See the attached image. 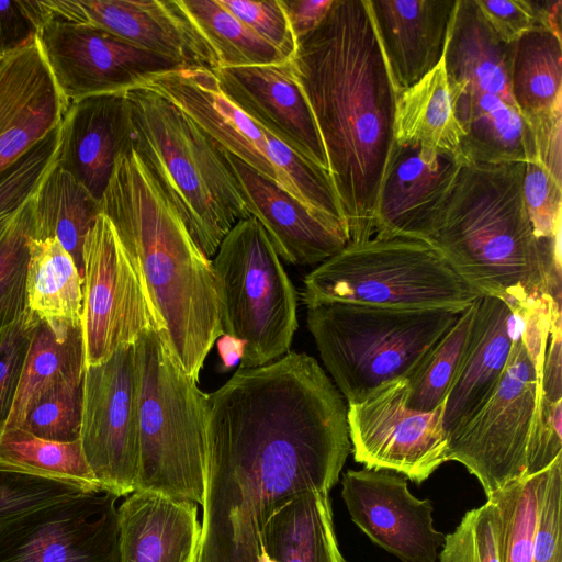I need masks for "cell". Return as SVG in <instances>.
I'll return each mask as SVG.
<instances>
[{
	"label": "cell",
	"instance_id": "obj_1",
	"mask_svg": "<svg viewBox=\"0 0 562 562\" xmlns=\"http://www.w3.org/2000/svg\"><path fill=\"white\" fill-rule=\"evenodd\" d=\"M350 451L335 419L294 390L258 387L212 408L196 562H267L265 529L279 501L329 493Z\"/></svg>",
	"mask_w": 562,
	"mask_h": 562
},
{
	"label": "cell",
	"instance_id": "obj_2",
	"mask_svg": "<svg viewBox=\"0 0 562 562\" xmlns=\"http://www.w3.org/2000/svg\"><path fill=\"white\" fill-rule=\"evenodd\" d=\"M292 60L325 147L348 244L366 241L374 235L395 145L397 100L368 0H334L321 24L297 41Z\"/></svg>",
	"mask_w": 562,
	"mask_h": 562
},
{
	"label": "cell",
	"instance_id": "obj_3",
	"mask_svg": "<svg viewBox=\"0 0 562 562\" xmlns=\"http://www.w3.org/2000/svg\"><path fill=\"white\" fill-rule=\"evenodd\" d=\"M162 323L168 342L195 381L223 336L212 261L128 145L100 199Z\"/></svg>",
	"mask_w": 562,
	"mask_h": 562
},
{
	"label": "cell",
	"instance_id": "obj_4",
	"mask_svg": "<svg viewBox=\"0 0 562 562\" xmlns=\"http://www.w3.org/2000/svg\"><path fill=\"white\" fill-rule=\"evenodd\" d=\"M526 162H463L427 241L481 296L561 303V233L539 239L522 198Z\"/></svg>",
	"mask_w": 562,
	"mask_h": 562
},
{
	"label": "cell",
	"instance_id": "obj_5",
	"mask_svg": "<svg viewBox=\"0 0 562 562\" xmlns=\"http://www.w3.org/2000/svg\"><path fill=\"white\" fill-rule=\"evenodd\" d=\"M128 145L210 259L243 218L250 217L225 150L188 114L147 87L126 91Z\"/></svg>",
	"mask_w": 562,
	"mask_h": 562
},
{
	"label": "cell",
	"instance_id": "obj_6",
	"mask_svg": "<svg viewBox=\"0 0 562 562\" xmlns=\"http://www.w3.org/2000/svg\"><path fill=\"white\" fill-rule=\"evenodd\" d=\"M138 372L139 465L135 491L203 504L207 394L172 351L164 330L135 342Z\"/></svg>",
	"mask_w": 562,
	"mask_h": 562
},
{
	"label": "cell",
	"instance_id": "obj_7",
	"mask_svg": "<svg viewBox=\"0 0 562 562\" xmlns=\"http://www.w3.org/2000/svg\"><path fill=\"white\" fill-rule=\"evenodd\" d=\"M462 311L330 302L307 306V327L347 404L406 379Z\"/></svg>",
	"mask_w": 562,
	"mask_h": 562
},
{
	"label": "cell",
	"instance_id": "obj_8",
	"mask_svg": "<svg viewBox=\"0 0 562 562\" xmlns=\"http://www.w3.org/2000/svg\"><path fill=\"white\" fill-rule=\"evenodd\" d=\"M302 301L463 311L481 295L428 243L393 237L347 244L303 281Z\"/></svg>",
	"mask_w": 562,
	"mask_h": 562
},
{
	"label": "cell",
	"instance_id": "obj_9",
	"mask_svg": "<svg viewBox=\"0 0 562 562\" xmlns=\"http://www.w3.org/2000/svg\"><path fill=\"white\" fill-rule=\"evenodd\" d=\"M142 86L170 100L224 150L282 187L316 216L348 235L329 172L300 156L246 115L222 92L212 70L181 67L150 76Z\"/></svg>",
	"mask_w": 562,
	"mask_h": 562
},
{
	"label": "cell",
	"instance_id": "obj_10",
	"mask_svg": "<svg viewBox=\"0 0 562 562\" xmlns=\"http://www.w3.org/2000/svg\"><path fill=\"white\" fill-rule=\"evenodd\" d=\"M214 256L222 333L241 345L239 368L288 353L297 329L296 291L259 222L239 220Z\"/></svg>",
	"mask_w": 562,
	"mask_h": 562
},
{
	"label": "cell",
	"instance_id": "obj_11",
	"mask_svg": "<svg viewBox=\"0 0 562 562\" xmlns=\"http://www.w3.org/2000/svg\"><path fill=\"white\" fill-rule=\"evenodd\" d=\"M518 316V315H517ZM488 401L448 438L449 461L460 462L486 497L525 475L527 448L540 416L541 376L520 337Z\"/></svg>",
	"mask_w": 562,
	"mask_h": 562
},
{
	"label": "cell",
	"instance_id": "obj_12",
	"mask_svg": "<svg viewBox=\"0 0 562 562\" xmlns=\"http://www.w3.org/2000/svg\"><path fill=\"white\" fill-rule=\"evenodd\" d=\"M81 329L85 367L108 360L162 323L110 220L100 213L82 248Z\"/></svg>",
	"mask_w": 562,
	"mask_h": 562
},
{
	"label": "cell",
	"instance_id": "obj_13",
	"mask_svg": "<svg viewBox=\"0 0 562 562\" xmlns=\"http://www.w3.org/2000/svg\"><path fill=\"white\" fill-rule=\"evenodd\" d=\"M139 372L135 344L85 367L80 443L102 491L135 492L139 465Z\"/></svg>",
	"mask_w": 562,
	"mask_h": 562
},
{
	"label": "cell",
	"instance_id": "obj_14",
	"mask_svg": "<svg viewBox=\"0 0 562 562\" xmlns=\"http://www.w3.org/2000/svg\"><path fill=\"white\" fill-rule=\"evenodd\" d=\"M407 393L406 379H400L347 404L348 431L357 462L420 484L449 461L448 436L442 406L431 412L411 409Z\"/></svg>",
	"mask_w": 562,
	"mask_h": 562
},
{
	"label": "cell",
	"instance_id": "obj_15",
	"mask_svg": "<svg viewBox=\"0 0 562 562\" xmlns=\"http://www.w3.org/2000/svg\"><path fill=\"white\" fill-rule=\"evenodd\" d=\"M119 497L83 492L0 527V562H120Z\"/></svg>",
	"mask_w": 562,
	"mask_h": 562
},
{
	"label": "cell",
	"instance_id": "obj_16",
	"mask_svg": "<svg viewBox=\"0 0 562 562\" xmlns=\"http://www.w3.org/2000/svg\"><path fill=\"white\" fill-rule=\"evenodd\" d=\"M22 5L34 30L45 20L92 26L182 67H220L180 0H22Z\"/></svg>",
	"mask_w": 562,
	"mask_h": 562
},
{
	"label": "cell",
	"instance_id": "obj_17",
	"mask_svg": "<svg viewBox=\"0 0 562 562\" xmlns=\"http://www.w3.org/2000/svg\"><path fill=\"white\" fill-rule=\"evenodd\" d=\"M50 74L69 105L126 92L150 76L181 68L101 29L53 20L35 25Z\"/></svg>",
	"mask_w": 562,
	"mask_h": 562
},
{
	"label": "cell",
	"instance_id": "obj_18",
	"mask_svg": "<svg viewBox=\"0 0 562 562\" xmlns=\"http://www.w3.org/2000/svg\"><path fill=\"white\" fill-rule=\"evenodd\" d=\"M341 497L351 520L402 562H436L445 535L434 527V507L408 490L406 477L387 470H347Z\"/></svg>",
	"mask_w": 562,
	"mask_h": 562
},
{
	"label": "cell",
	"instance_id": "obj_19",
	"mask_svg": "<svg viewBox=\"0 0 562 562\" xmlns=\"http://www.w3.org/2000/svg\"><path fill=\"white\" fill-rule=\"evenodd\" d=\"M463 162L454 154L395 143L379 191L374 236L427 241Z\"/></svg>",
	"mask_w": 562,
	"mask_h": 562
},
{
	"label": "cell",
	"instance_id": "obj_20",
	"mask_svg": "<svg viewBox=\"0 0 562 562\" xmlns=\"http://www.w3.org/2000/svg\"><path fill=\"white\" fill-rule=\"evenodd\" d=\"M212 71L222 92L246 115L300 156L328 171L325 147L292 59L218 67Z\"/></svg>",
	"mask_w": 562,
	"mask_h": 562
},
{
	"label": "cell",
	"instance_id": "obj_21",
	"mask_svg": "<svg viewBox=\"0 0 562 562\" xmlns=\"http://www.w3.org/2000/svg\"><path fill=\"white\" fill-rule=\"evenodd\" d=\"M70 105L36 34L0 55V175L55 131Z\"/></svg>",
	"mask_w": 562,
	"mask_h": 562
},
{
	"label": "cell",
	"instance_id": "obj_22",
	"mask_svg": "<svg viewBox=\"0 0 562 562\" xmlns=\"http://www.w3.org/2000/svg\"><path fill=\"white\" fill-rule=\"evenodd\" d=\"M225 153L249 216L262 226L279 258L297 266L314 265L348 244L344 231L323 221L282 187Z\"/></svg>",
	"mask_w": 562,
	"mask_h": 562
},
{
	"label": "cell",
	"instance_id": "obj_23",
	"mask_svg": "<svg viewBox=\"0 0 562 562\" xmlns=\"http://www.w3.org/2000/svg\"><path fill=\"white\" fill-rule=\"evenodd\" d=\"M397 95L442 60L457 0H368Z\"/></svg>",
	"mask_w": 562,
	"mask_h": 562
},
{
	"label": "cell",
	"instance_id": "obj_24",
	"mask_svg": "<svg viewBox=\"0 0 562 562\" xmlns=\"http://www.w3.org/2000/svg\"><path fill=\"white\" fill-rule=\"evenodd\" d=\"M518 327V316L505 301L480 296L462 362L442 404V425L448 438L495 391L509 360Z\"/></svg>",
	"mask_w": 562,
	"mask_h": 562
},
{
	"label": "cell",
	"instance_id": "obj_25",
	"mask_svg": "<svg viewBox=\"0 0 562 562\" xmlns=\"http://www.w3.org/2000/svg\"><path fill=\"white\" fill-rule=\"evenodd\" d=\"M58 164L100 201L116 157L128 146L126 92L71 104L63 121Z\"/></svg>",
	"mask_w": 562,
	"mask_h": 562
},
{
	"label": "cell",
	"instance_id": "obj_26",
	"mask_svg": "<svg viewBox=\"0 0 562 562\" xmlns=\"http://www.w3.org/2000/svg\"><path fill=\"white\" fill-rule=\"evenodd\" d=\"M120 562H196V504L135 491L117 507Z\"/></svg>",
	"mask_w": 562,
	"mask_h": 562
},
{
	"label": "cell",
	"instance_id": "obj_27",
	"mask_svg": "<svg viewBox=\"0 0 562 562\" xmlns=\"http://www.w3.org/2000/svg\"><path fill=\"white\" fill-rule=\"evenodd\" d=\"M512 47L475 0H457L442 57L450 90L496 95L516 108L509 88Z\"/></svg>",
	"mask_w": 562,
	"mask_h": 562
},
{
	"label": "cell",
	"instance_id": "obj_28",
	"mask_svg": "<svg viewBox=\"0 0 562 562\" xmlns=\"http://www.w3.org/2000/svg\"><path fill=\"white\" fill-rule=\"evenodd\" d=\"M463 131L464 162L506 164L536 159L530 127L519 111L492 94L451 91Z\"/></svg>",
	"mask_w": 562,
	"mask_h": 562
},
{
	"label": "cell",
	"instance_id": "obj_29",
	"mask_svg": "<svg viewBox=\"0 0 562 562\" xmlns=\"http://www.w3.org/2000/svg\"><path fill=\"white\" fill-rule=\"evenodd\" d=\"M267 562H347L335 532L329 493L284 496L265 529Z\"/></svg>",
	"mask_w": 562,
	"mask_h": 562
},
{
	"label": "cell",
	"instance_id": "obj_30",
	"mask_svg": "<svg viewBox=\"0 0 562 562\" xmlns=\"http://www.w3.org/2000/svg\"><path fill=\"white\" fill-rule=\"evenodd\" d=\"M83 373L81 325L54 326L37 321L5 429L20 427L41 397L59 385L82 379Z\"/></svg>",
	"mask_w": 562,
	"mask_h": 562
},
{
	"label": "cell",
	"instance_id": "obj_31",
	"mask_svg": "<svg viewBox=\"0 0 562 562\" xmlns=\"http://www.w3.org/2000/svg\"><path fill=\"white\" fill-rule=\"evenodd\" d=\"M29 210L31 237L57 238L83 278V243L100 214V201L57 161L30 200Z\"/></svg>",
	"mask_w": 562,
	"mask_h": 562
},
{
	"label": "cell",
	"instance_id": "obj_32",
	"mask_svg": "<svg viewBox=\"0 0 562 562\" xmlns=\"http://www.w3.org/2000/svg\"><path fill=\"white\" fill-rule=\"evenodd\" d=\"M463 131L442 60L417 83L397 95L394 139L439 153L459 155Z\"/></svg>",
	"mask_w": 562,
	"mask_h": 562
},
{
	"label": "cell",
	"instance_id": "obj_33",
	"mask_svg": "<svg viewBox=\"0 0 562 562\" xmlns=\"http://www.w3.org/2000/svg\"><path fill=\"white\" fill-rule=\"evenodd\" d=\"M26 300L29 311L54 326H80L82 277L55 237L29 238Z\"/></svg>",
	"mask_w": 562,
	"mask_h": 562
},
{
	"label": "cell",
	"instance_id": "obj_34",
	"mask_svg": "<svg viewBox=\"0 0 562 562\" xmlns=\"http://www.w3.org/2000/svg\"><path fill=\"white\" fill-rule=\"evenodd\" d=\"M510 94L526 122L562 104V41L536 27L513 43L509 66Z\"/></svg>",
	"mask_w": 562,
	"mask_h": 562
},
{
	"label": "cell",
	"instance_id": "obj_35",
	"mask_svg": "<svg viewBox=\"0 0 562 562\" xmlns=\"http://www.w3.org/2000/svg\"><path fill=\"white\" fill-rule=\"evenodd\" d=\"M0 471L65 483L86 492L101 491L88 467L80 439L59 442L18 427L0 435Z\"/></svg>",
	"mask_w": 562,
	"mask_h": 562
},
{
	"label": "cell",
	"instance_id": "obj_36",
	"mask_svg": "<svg viewBox=\"0 0 562 562\" xmlns=\"http://www.w3.org/2000/svg\"><path fill=\"white\" fill-rule=\"evenodd\" d=\"M180 2L214 49L220 67L269 65L289 60L226 10L218 0Z\"/></svg>",
	"mask_w": 562,
	"mask_h": 562
},
{
	"label": "cell",
	"instance_id": "obj_37",
	"mask_svg": "<svg viewBox=\"0 0 562 562\" xmlns=\"http://www.w3.org/2000/svg\"><path fill=\"white\" fill-rule=\"evenodd\" d=\"M479 299L461 312L454 324L406 378L408 408L431 412L442 406L462 362Z\"/></svg>",
	"mask_w": 562,
	"mask_h": 562
},
{
	"label": "cell",
	"instance_id": "obj_38",
	"mask_svg": "<svg viewBox=\"0 0 562 562\" xmlns=\"http://www.w3.org/2000/svg\"><path fill=\"white\" fill-rule=\"evenodd\" d=\"M546 470L524 475L504 485L487 498L498 512L499 562H532L537 513Z\"/></svg>",
	"mask_w": 562,
	"mask_h": 562
},
{
	"label": "cell",
	"instance_id": "obj_39",
	"mask_svg": "<svg viewBox=\"0 0 562 562\" xmlns=\"http://www.w3.org/2000/svg\"><path fill=\"white\" fill-rule=\"evenodd\" d=\"M61 124L0 175V246L19 214L57 164L63 144Z\"/></svg>",
	"mask_w": 562,
	"mask_h": 562
},
{
	"label": "cell",
	"instance_id": "obj_40",
	"mask_svg": "<svg viewBox=\"0 0 562 562\" xmlns=\"http://www.w3.org/2000/svg\"><path fill=\"white\" fill-rule=\"evenodd\" d=\"M29 203L19 214L0 246V330L10 327L29 312L26 300L31 236Z\"/></svg>",
	"mask_w": 562,
	"mask_h": 562
},
{
	"label": "cell",
	"instance_id": "obj_41",
	"mask_svg": "<svg viewBox=\"0 0 562 562\" xmlns=\"http://www.w3.org/2000/svg\"><path fill=\"white\" fill-rule=\"evenodd\" d=\"M83 378L49 391L27 413L20 428L59 442L80 439Z\"/></svg>",
	"mask_w": 562,
	"mask_h": 562
},
{
	"label": "cell",
	"instance_id": "obj_42",
	"mask_svg": "<svg viewBox=\"0 0 562 562\" xmlns=\"http://www.w3.org/2000/svg\"><path fill=\"white\" fill-rule=\"evenodd\" d=\"M497 528V506L487 498L467 512L457 528L445 536L439 562H499Z\"/></svg>",
	"mask_w": 562,
	"mask_h": 562
},
{
	"label": "cell",
	"instance_id": "obj_43",
	"mask_svg": "<svg viewBox=\"0 0 562 562\" xmlns=\"http://www.w3.org/2000/svg\"><path fill=\"white\" fill-rule=\"evenodd\" d=\"M522 198L537 238L551 239L561 233L562 183L536 160L525 164Z\"/></svg>",
	"mask_w": 562,
	"mask_h": 562
},
{
	"label": "cell",
	"instance_id": "obj_44",
	"mask_svg": "<svg viewBox=\"0 0 562 562\" xmlns=\"http://www.w3.org/2000/svg\"><path fill=\"white\" fill-rule=\"evenodd\" d=\"M532 562H562V456L546 469L533 535Z\"/></svg>",
	"mask_w": 562,
	"mask_h": 562
},
{
	"label": "cell",
	"instance_id": "obj_45",
	"mask_svg": "<svg viewBox=\"0 0 562 562\" xmlns=\"http://www.w3.org/2000/svg\"><path fill=\"white\" fill-rule=\"evenodd\" d=\"M83 492L69 484L0 471V527L32 509Z\"/></svg>",
	"mask_w": 562,
	"mask_h": 562
},
{
	"label": "cell",
	"instance_id": "obj_46",
	"mask_svg": "<svg viewBox=\"0 0 562 562\" xmlns=\"http://www.w3.org/2000/svg\"><path fill=\"white\" fill-rule=\"evenodd\" d=\"M254 33L293 59L297 43L280 0H218Z\"/></svg>",
	"mask_w": 562,
	"mask_h": 562
},
{
	"label": "cell",
	"instance_id": "obj_47",
	"mask_svg": "<svg viewBox=\"0 0 562 562\" xmlns=\"http://www.w3.org/2000/svg\"><path fill=\"white\" fill-rule=\"evenodd\" d=\"M37 318L29 311L16 323L0 330V435L13 407L21 371Z\"/></svg>",
	"mask_w": 562,
	"mask_h": 562
},
{
	"label": "cell",
	"instance_id": "obj_48",
	"mask_svg": "<svg viewBox=\"0 0 562 562\" xmlns=\"http://www.w3.org/2000/svg\"><path fill=\"white\" fill-rule=\"evenodd\" d=\"M495 33L514 43L526 32L541 27L535 0H475Z\"/></svg>",
	"mask_w": 562,
	"mask_h": 562
},
{
	"label": "cell",
	"instance_id": "obj_49",
	"mask_svg": "<svg viewBox=\"0 0 562 562\" xmlns=\"http://www.w3.org/2000/svg\"><path fill=\"white\" fill-rule=\"evenodd\" d=\"M527 124L533 137L536 151L535 160L558 182L562 183V104L551 112L527 122Z\"/></svg>",
	"mask_w": 562,
	"mask_h": 562
},
{
	"label": "cell",
	"instance_id": "obj_50",
	"mask_svg": "<svg viewBox=\"0 0 562 562\" xmlns=\"http://www.w3.org/2000/svg\"><path fill=\"white\" fill-rule=\"evenodd\" d=\"M562 316L561 305L554 304L553 319L542 369L541 389L549 402L562 401Z\"/></svg>",
	"mask_w": 562,
	"mask_h": 562
},
{
	"label": "cell",
	"instance_id": "obj_51",
	"mask_svg": "<svg viewBox=\"0 0 562 562\" xmlns=\"http://www.w3.org/2000/svg\"><path fill=\"white\" fill-rule=\"evenodd\" d=\"M35 34L21 1H0V55L12 50Z\"/></svg>",
	"mask_w": 562,
	"mask_h": 562
},
{
	"label": "cell",
	"instance_id": "obj_52",
	"mask_svg": "<svg viewBox=\"0 0 562 562\" xmlns=\"http://www.w3.org/2000/svg\"><path fill=\"white\" fill-rule=\"evenodd\" d=\"M297 41L314 31L328 13L334 0H280Z\"/></svg>",
	"mask_w": 562,
	"mask_h": 562
}]
</instances>
